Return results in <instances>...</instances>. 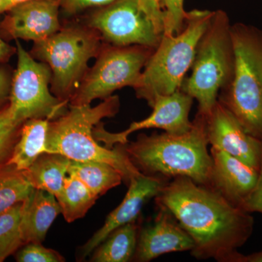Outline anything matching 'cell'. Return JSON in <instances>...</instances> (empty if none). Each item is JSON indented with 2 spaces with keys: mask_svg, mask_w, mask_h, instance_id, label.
I'll list each match as a JSON object with an SVG mask.
<instances>
[{
  "mask_svg": "<svg viewBox=\"0 0 262 262\" xmlns=\"http://www.w3.org/2000/svg\"><path fill=\"white\" fill-rule=\"evenodd\" d=\"M208 144L206 117L196 113L185 134H140L122 146L141 173L164 180L187 177L209 187L213 162Z\"/></svg>",
  "mask_w": 262,
  "mask_h": 262,
  "instance_id": "2",
  "label": "cell"
},
{
  "mask_svg": "<svg viewBox=\"0 0 262 262\" xmlns=\"http://www.w3.org/2000/svg\"><path fill=\"white\" fill-rule=\"evenodd\" d=\"M90 19L89 27L115 46L156 48L162 35L141 9L139 0H116Z\"/></svg>",
  "mask_w": 262,
  "mask_h": 262,
  "instance_id": "10",
  "label": "cell"
},
{
  "mask_svg": "<svg viewBox=\"0 0 262 262\" xmlns=\"http://www.w3.org/2000/svg\"><path fill=\"white\" fill-rule=\"evenodd\" d=\"M101 50L94 29L71 27L34 43L31 55L49 66L53 94L70 102L87 72L90 59L97 56Z\"/></svg>",
  "mask_w": 262,
  "mask_h": 262,
  "instance_id": "7",
  "label": "cell"
},
{
  "mask_svg": "<svg viewBox=\"0 0 262 262\" xmlns=\"http://www.w3.org/2000/svg\"><path fill=\"white\" fill-rule=\"evenodd\" d=\"M184 0H159L163 15V34L176 35L185 27L187 12L184 9Z\"/></svg>",
  "mask_w": 262,
  "mask_h": 262,
  "instance_id": "26",
  "label": "cell"
},
{
  "mask_svg": "<svg viewBox=\"0 0 262 262\" xmlns=\"http://www.w3.org/2000/svg\"><path fill=\"white\" fill-rule=\"evenodd\" d=\"M68 175L77 177L98 198L124 182L120 171L103 162L71 160Z\"/></svg>",
  "mask_w": 262,
  "mask_h": 262,
  "instance_id": "21",
  "label": "cell"
},
{
  "mask_svg": "<svg viewBox=\"0 0 262 262\" xmlns=\"http://www.w3.org/2000/svg\"><path fill=\"white\" fill-rule=\"evenodd\" d=\"M120 99L111 96L96 106L70 104V110L50 121L44 152L58 153L74 161H98L110 164L128 183L141 173L124 151L122 144L115 148L101 146L94 136V127L106 117L115 116Z\"/></svg>",
  "mask_w": 262,
  "mask_h": 262,
  "instance_id": "3",
  "label": "cell"
},
{
  "mask_svg": "<svg viewBox=\"0 0 262 262\" xmlns=\"http://www.w3.org/2000/svg\"><path fill=\"white\" fill-rule=\"evenodd\" d=\"M22 206L23 202L0 214V262L25 245L20 230Z\"/></svg>",
  "mask_w": 262,
  "mask_h": 262,
  "instance_id": "24",
  "label": "cell"
},
{
  "mask_svg": "<svg viewBox=\"0 0 262 262\" xmlns=\"http://www.w3.org/2000/svg\"><path fill=\"white\" fill-rule=\"evenodd\" d=\"M18 262H63L64 258L53 249L44 247L40 243H29L15 255Z\"/></svg>",
  "mask_w": 262,
  "mask_h": 262,
  "instance_id": "27",
  "label": "cell"
},
{
  "mask_svg": "<svg viewBox=\"0 0 262 262\" xmlns=\"http://www.w3.org/2000/svg\"><path fill=\"white\" fill-rule=\"evenodd\" d=\"M206 117L208 144L259 170L262 140L248 134L220 101Z\"/></svg>",
  "mask_w": 262,
  "mask_h": 262,
  "instance_id": "12",
  "label": "cell"
},
{
  "mask_svg": "<svg viewBox=\"0 0 262 262\" xmlns=\"http://www.w3.org/2000/svg\"><path fill=\"white\" fill-rule=\"evenodd\" d=\"M16 41L17 69L12 78L8 105L20 123L31 119L53 120L67 112V101L52 95V72L47 63L34 60Z\"/></svg>",
  "mask_w": 262,
  "mask_h": 262,
  "instance_id": "9",
  "label": "cell"
},
{
  "mask_svg": "<svg viewBox=\"0 0 262 262\" xmlns=\"http://www.w3.org/2000/svg\"><path fill=\"white\" fill-rule=\"evenodd\" d=\"M98 198L72 175L67 176L61 192L56 196L61 213L69 223L84 217Z\"/></svg>",
  "mask_w": 262,
  "mask_h": 262,
  "instance_id": "22",
  "label": "cell"
},
{
  "mask_svg": "<svg viewBox=\"0 0 262 262\" xmlns=\"http://www.w3.org/2000/svg\"><path fill=\"white\" fill-rule=\"evenodd\" d=\"M60 213L61 207L56 196L34 188L22 206L20 230L24 244H42L50 227Z\"/></svg>",
  "mask_w": 262,
  "mask_h": 262,
  "instance_id": "17",
  "label": "cell"
},
{
  "mask_svg": "<svg viewBox=\"0 0 262 262\" xmlns=\"http://www.w3.org/2000/svg\"><path fill=\"white\" fill-rule=\"evenodd\" d=\"M61 0H31L13 7L0 23L7 39L39 42L60 30L58 8Z\"/></svg>",
  "mask_w": 262,
  "mask_h": 262,
  "instance_id": "13",
  "label": "cell"
},
{
  "mask_svg": "<svg viewBox=\"0 0 262 262\" xmlns=\"http://www.w3.org/2000/svg\"><path fill=\"white\" fill-rule=\"evenodd\" d=\"M194 246L192 239L175 217L160 208L154 222L139 230L134 258L147 262L166 253L191 251Z\"/></svg>",
  "mask_w": 262,
  "mask_h": 262,
  "instance_id": "15",
  "label": "cell"
},
{
  "mask_svg": "<svg viewBox=\"0 0 262 262\" xmlns=\"http://www.w3.org/2000/svg\"><path fill=\"white\" fill-rule=\"evenodd\" d=\"M155 201L175 217L194 242L196 259L239 262L237 249L253 233L254 221L211 187L179 177L164 185Z\"/></svg>",
  "mask_w": 262,
  "mask_h": 262,
  "instance_id": "1",
  "label": "cell"
},
{
  "mask_svg": "<svg viewBox=\"0 0 262 262\" xmlns=\"http://www.w3.org/2000/svg\"><path fill=\"white\" fill-rule=\"evenodd\" d=\"M213 12L207 10L187 12L185 27L182 32L176 35H162L134 88L136 96L145 100L150 107L158 96L170 95L180 89Z\"/></svg>",
  "mask_w": 262,
  "mask_h": 262,
  "instance_id": "4",
  "label": "cell"
},
{
  "mask_svg": "<svg viewBox=\"0 0 262 262\" xmlns=\"http://www.w3.org/2000/svg\"><path fill=\"white\" fill-rule=\"evenodd\" d=\"M155 48L142 46H111L101 50L94 67L86 72L70 105L91 104L104 100L117 90L134 88Z\"/></svg>",
  "mask_w": 262,
  "mask_h": 262,
  "instance_id": "8",
  "label": "cell"
},
{
  "mask_svg": "<svg viewBox=\"0 0 262 262\" xmlns=\"http://www.w3.org/2000/svg\"><path fill=\"white\" fill-rule=\"evenodd\" d=\"M139 226L131 222L113 231L94 251L91 261L127 262L134 258Z\"/></svg>",
  "mask_w": 262,
  "mask_h": 262,
  "instance_id": "20",
  "label": "cell"
},
{
  "mask_svg": "<svg viewBox=\"0 0 262 262\" xmlns=\"http://www.w3.org/2000/svg\"><path fill=\"white\" fill-rule=\"evenodd\" d=\"M167 182L142 173L131 179L123 201L108 214L102 227L81 248V257L84 258L91 254L115 229L136 222L144 205L158 195Z\"/></svg>",
  "mask_w": 262,
  "mask_h": 262,
  "instance_id": "14",
  "label": "cell"
},
{
  "mask_svg": "<svg viewBox=\"0 0 262 262\" xmlns=\"http://www.w3.org/2000/svg\"><path fill=\"white\" fill-rule=\"evenodd\" d=\"M24 170L6 163L0 168V214L15 205L25 201L32 192Z\"/></svg>",
  "mask_w": 262,
  "mask_h": 262,
  "instance_id": "23",
  "label": "cell"
},
{
  "mask_svg": "<svg viewBox=\"0 0 262 262\" xmlns=\"http://www.w3.org/2000/svg\"><path fill=\"white\" fill-rule=\"evenodd\" d=\"M241 209L249 213L254 212L262 213V157L257 182L252 192L243 203Z\"/></svg>",
  "mask_w": 262,
  "mask_h": 262,
  "instance_id": "29",
  "label": "cell"
},
{
  "mask_svg": "<svg viewBox=\"0 0 262 262\" xmlns=\"http://www.w3.org/2000/svg\"><path fill=\"white\" fill-rule=\"evenodd\" d=\"M141 9L148 17L160 34H163V15L159 0H139Z\"/></svg>",
  "mask_w": 262,
  "mask_h": 262,
  "instance_id": "28",
  "label": "cell"
},
{
  "mask_svg": "<svg viewBox=\"0 0 262 262\" xmlns=\"http://www.w3.org/2000/svg\"><path fill=\"white\" fill-rule=\"evenodd\" d=\"M234 53L233 76L218 101L248 134L262 140V30L243 23L231 27Z\"/></svg>",
  "mask_w": 262,
  "mask_h": 262,
  "instance_id": "5",
  "label": "cell"
},
{
  "mask_svg": "<svg viewBox=\"0 0 262 262\" xmlns=\"http://www.w3.org/2000/svg\"><path fill=\"white\" fill-rule=\"evenodd\" d=\"M22 125L13 117L7 103L0 110V168L9 160Z\"/></svg>",
  "mask_w": 262,
  "mask_h": 262,
  "instance_id": "25",
  "label": "cell"
},
{
  "mask_svg": "<svg viewBox=\"0 0 262 262\" xmlns=\"http://www.w3.org/2000/svg\"><path fill=\"white\" fill-rule=\"evenodd\" d=\"M116 0H63V6L70 13H76L80 10L94 6H103Z\"/></svg>",
  "mask_w": 262,
  "mask_h": 262,
  "instance_id": "30",
  "label": "cell"
},
{
  "mask_svg": "<svg viewBox=\"0 0 262 262\" xmlns=\"http://www.w3.org/2000/svg\"><path fill=\"white\" fill-rule=\"evenodd\" d=\"M228 15L213 12L211 21L196 47L192 74L183 80L180 89L195 99L198 113L207 116L218 101L219 93L230 84L234 53Z\"/></svg>",
  "mask_w": 262,
  "mask_h": 262,
  "instance_id": "6",
  "label": "cell"
},
{
  "mask_svg": "<svg viewBox=\"0 0 262 262\" xmlns=\"http://www.w3.org/2000/svg\"><path fill=\"white\" fill-rule=\"evenodd\" d=\"M48 119H31L24 122L8 164L18 170H27L44 153L47 141Z\"/></svg>",
  "mask_w": 262,
  "mask_h": 262,
  "instance_id": "19",
  "label": "cell"
},
{
  "mask_svg": "<svg viewBox=\"0 0 262 262\" xmlns=\"http://www.w3.org/2000/svg\"><path fill=\"white\" fill-rule=\"evenodd\" d=\"M12 78L9 68L0 67V110L9 101Z\"/></svg>",
  "mask_w": 262,
  "mask_h": 262,
  "instance_id": "31",
  "label": "cell"
},
{
  "mask_svg": "<svg viewBox=\"0 0 262 262\" xmlns=\"http://www.w3.org/2000/svg\"><path fill=\"white\" fill-rule=\"evenodd\" d=\"M16 53V47H12L0 37V63L8 61L10 57Z\"/></svg>",
  "mask_w": 262,
  "mask_h": 262,
  "instance_id": "32",
  "label": "cell"
},
{
  "mask_svg": "<svg viewBox=\"0 0 262 262\" xmlns=\"http://www.w3.org/2000/svg\"><path fill=\"white\" fill-rule=\"evenodd\" d=\"M1 2H2V0H0V3H1Z\"/></svg>",
  "mask_w": 262,
  "mask_h": 262,
  "instance_id": "35",
  "label": "cell"
},
{
  "mask_svg": "<svg viewBox=\"0 0 262 262\" xmlns=\"http://www.w3.org/2000/svg\"><path fill=\"white\" fill-rule=\"evenodd\" d=\"M239 262H262V251L247 256L242 254Z\"/></svg>",
  "mask_w": 262,
  "mask_h": 262,
  "instance_id": "34",
  "label": "cell"
},
{
  "mask_svg": "<svg viewBox=\"0 0 262 262\" xmlns=\"http://www.w3.org/2000/svg\"><path fill=\"white\" fill-rule=\"evenodd\" d=\"M71 160L58 153L44 152L27 170L26 177L34 189L58 195L64 185Z\"/></svg>",
  "mask_w": 262,
  "mask_h": 262,
  "instance_id": "18",
  "label": "cell"
},
{
  "mask_svg": "<svg viewBox=\"0 0 262 262\" xmlns=\"http://www.w3.org/2000/svg\"><path fill=\"white\" fill-rule=\"evenodd\" d=\"M212 170L209 187L241 208L257 182L259 170L224 150L211 146Z\"/></svg>",
  "mask_w": 262,
  "mask_h": 262,
  "instance_id": "16",
  "label": "cell"
},
{
  "mask_svg": "<svg viewBox=\"0 0 262 262\" xmlns=\"http://www.w3.org/2000/svg\"><path fill=\"white\" fill-rule=\"evenodd\" d=\"M193 100L181 89L170 95L158 96L151 106L152 113L144 120L132 122L126 130L120 133L108 132L102 123H99L94 127V137L106 147L113 148L117 144H127L131 134L143 129H161L175 135L185 134L192 127L189 117Z\"/></svg>",
  "mask_w": 262,
  "mask_h": 262,
  "instance_id": "11",
  "label": "cell"
},
{
  "mask_svg": "<svg viewBox=\"0 0 262 262\" xmlns=\"http://www.w3.org/2000/svg\"><path fill=\"white\" fill-rule=\"evenodd\" d=\"M29 1H31V0H2L1 3H0V14L4 13V12L8 11L13 7L16 6V5Z\"/></svg>",
  "mask_w": 262,
  "mask_h": 262,
  "instance_id": "33",
  "label": "cell"
}]
</instances>
